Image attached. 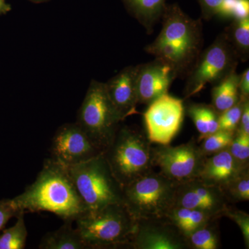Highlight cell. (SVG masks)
Segmentation results:
<instances>
[{"label":"cell","mask_w":249,"mask_h":249,"mask_svg":"<svg viewBox=\"0 0 249 249\" xmlns=\"http://www.w3.org/2000/svg\"><path fill=\"white\" fill-rule=\"evenodd\" d=\"M160 20L161 30L145 52L167 64L177 78L184 79L203 50L201 18L190 17L178 4H167Z\"/></svg>","instance_id":"cell-1"},{"label":"cell","mask_w":249,"mask_h":249,"mask_svg":"<svg viewBox=\"0 0 249 249\" xmlns=\"http://www.w3.org/2000/svg\"><path fill=\"white\" fill-rule=\"evenodd\" d=\"M13 201L19 212L46 211L55 214L63 222H75L88 211L68 168L51 158L45 160L35 181Z\"/></svg>","instance_id":"cell-2"},{"label":"cell","mask_w":249,"mask_h":249,"mask_svg":"<svg viewBox=\"0 0 249 249\" xmlns=\"http://www.w3.org/2000/svg\"><path fill=\"white\" fill-rule=\"evenodd\" d=\"M75 222L88 249H130L137 225V220L124 204L85 211Z\"/></svg>","instance_id":"cell-3"},{"label":"cell","mask_w":249,"mask_h":249,"mask_svg":"<svg viewBox=\"0 0 249 249\" xmlns=\"http://www.w3.org/2000/svg\"><path fill=\"white\" fill-rule=\"evenodd\" d=\"M152 142L135 126H120L103 152L111 173L121 186H127L153 170Z\"/></svg>","instance_id":"cell-4"},{"label":"cell","mask_w":249,"mask_h":249,"mask_svg":"<svg viewBox=\"0 0 249 249\" xmlns=\"http://www.w3.org/2000/svg\"><path fill=\"white\" fill-rule=\"evenodd\" d=\"M124 120L109 99L105 83L92 80L78 110L76 124L104 152Z\"/></svg>","instance_id":"cell-5"},{"label":"cell","mask_w":249,"mask_h":249,"mask_svg":"<svg viewBox=\"0 0 249 249\" xmlns=\"http://www.w3.org/2000/svg\"><path fill=\"white\" fill-rule=\"evenodd\" d=\"M178 185L153 170L123 187V203L136 220L165 217L175 204Z\"/></svg>","instance_id":"cell-6"},{"label":"cell","mask_w":249,"mask_h":249,"mask_svg":"<svg viewBox=\"0 0 249 249\" xmlns=\"http://www.w3.org/2000/svg\"><path fill=\"white\" fill-rule=\"evenodd\" d=\"M68 168L73 184L88 211L123 203V188L111 173L103 153Z\"/></svg>","instance_id":"cell-7"},{"label":"cell","mask_w":249,"mask_h":249,"mask_svg":"<svg viewBox=\"0 0 249 249\" xmlns=\"http://www.w3.org/2000/svg\"><path fill=\"white\" fill-rule=\"evenodd\" d=\"M240 62L224 32L208 48L202 50L186 76L184 100L196 96L208 84L215 85L236 71Z\"/></svg>","instance_id":"cell-8"},{"label":"cell","mask_w":249,"mask_h":249,"mask_svg":"<svg viewBox=\"0 0 249 249\" xmlns=\"http://www.w3.org/2000/svg\"><path fill=\"white\" fill-rule=\"evenodd\" d=\"M154 167L174 182L199 178L206 156L194 139L178 146L159 145L152 149Z\"/></svg>","instance_id":"cell-9"},{"label":"cell","mask_w":249,"mask_h":249,"mask_svg":"<svg viewBox=\"0 0 249 249\" xmlns=\"http://www.w3.org/2000/svg\"><path fill=\"white\" fill-rule=\"evenodd\" d=\"M184 114L183 100L168 93L157 98L143 114L147 139L152 143L169 145L181 129Z\"/></svg>","instance_id":"cell-10"},{"label":"cell","mask_w":249,"mask_h":249,"mask_svg":"<svg viewBox=\"0 0 249 249\" xmlns=\"http://www.w3.org/2000/svg\"><path fill=\"white\" fill-rule=\"evenodd\" d=\"M101 153L76 123L62 124L52 139L51 159L66 168L88 161Z\"/></svg>","instance_id":"cell-11"},{"label":"cell","mask_w":249,"mask_h":249,"mask_svg":"<svg viewBox=\"0 0 249 249\" xmlns=\"http://www.w3.org/2000/svg\"><path fill=\"white\" fill-rule=\"evenodd\" d=\"M130 249H189L186 237L165 217L137 220Z\"/></svg>","instance_id":"cell-12"},{"label":"cell","mask_w":249,"mask_h":249,"mask_svg":"<svg viewBox=\"0 0 249 249\" xmlns=\"http://www.w3.org/2000/svg\"><path fill=\"white\" fill-rule=\"evenodd\" d=\"M227 196L221 188L194 178L177 186L174 206L197 210L220 219L229 205Z\"/></svg>","instance_id":"cell-13"},{"label":"cell","mask_w":249,"mask_h":249,"mask_svg":"<svg viewBox=\"0 0 249 249\" xmlns=\"http://www.w3.org/2000/svg\"><path fill=\"white\" fill-rule=\"evenodd\" d=\"M137 67L136 84L139 104L148 106L162 95L168 93L172 83L177 79L172 69L159 59L140 64Z\"/></svg>","instance_id":"cell-14"},{"label":"cell","mask_w":249,"mask_h":249,"mask_svg":"<svg viewBox=\"0 0 249 249\" xmlns=\"http://www.w3.org/2000/svg\"><path fill=\"white\" fill-rule=\"evenodd\" d=\"M137 66L125 67L105 83L108 96L124 119L137 112Z\"/></svg>","instance_id":"cell-15"},{"label":"cell","mask_w":249,"mask_h":249,"mask_svg":"<svg viewBox=\"0 0 249 249\" xmlns=\"http://www.w3.org/2000/svg\"><path fill=\"white\" fill-rule=\"evenodd\" d=\"M248 168L249 164H244L236 160L227 148L206 157L199 178L223 191Z\"/></svg>","instance_id":"cell-16"},{"label":"cell","mask_w":249,"mask_h":249,"mask_svg":"<svg viewBox=\"0 0 249 249\" xmlns=\"http://www.w3.org/2000/svg\"><path fill=\"white\" fill-rule=\"evenodd\" d=\"M129 15L138 21L148 35L154 29L163 14L167 0H121Z\"/></svg>","instance_id":"cell-17"},{"label":"cell","mask_w":249,"mask_h":249,"mask_svg":"<svg viewBox=\"0 0 249 249\" xmlns=\"http://www.w3.org/2000/svg\"><path fill=\"white\" fill-rule=\"evenodd\" d=\"M165 217L178 227L186 237L210 221L219 219L203 211L181 206H173Z\"/></svg>","instance_id":"cell-18"},{"label":"cell","mask_w":249,"mask_h":249,"mask_svg":"<svg viewBox=\"0 0 249 249\" xmlns=\"http://www.w3.org/2000/svg\"><path fill=\"white\" fill-rule=\"evenodd\" d=\"M72 222H64L58 230L47 232L40 241V249H88Z\"/></svg>","instance_id":"cell-19"},{"label":"cell","mask_w":249,"mask_h":249,"mask_svg":"<svg viewBox=\"0 0 249 249\" xmlns=\"http://www.w3.org/2000/svg\"><path fill=\"white\" fill-rule=\"evenodd\" d=\"M185 113L191 118L199 133V142L209 134L219 130V116L211 105L188 103L185 106Z\"/></svg>","instance_id":"cell-20"},{"label":"cell","mask_w":249,"mask_h":249,"mask_svg":"<svg viewBox=\"0 0 249 249\" xmlns=\"http://www.w3.org/2000/svg\"><path fill=\"white\" fill-rule=\"evenodd\" d=\"M239 80L240 75L235 71L221 80L217 85H213L211 91V106L218 114H222L238 102L240 100Z\"/></svg>","instance_id":"cell-21"},{"label":"cell","mask_w":249,"mask_h":249,"mask_svg":"<svg viewBox=\"0 0 249 249\" xmlns=\"http://www.w3.org/2000/svg\"><path fill=\"white\" fill-rule=\"evenodd\" d=\"M228 40L235 51L239 60L248 61L249 58V16L235 18L224 31Z\"/></svg>","instance_id":"cell-22"},{"label":"cell","mask_w":249,"mask_h":249,"mask_svg":"<svg viewBox=\"0 0 249 249\" xmlns=\"http://www.w3.org/2000/svg\"><path fill=\"white\" fill-rule=\"evenodd\" d=\"M219 219L206 223L186 237L189 249H218L220 248Z\"/></svg>","instance_id":"cell-23"},{"label":"cell","mask_w":249,"mask_h":249,"mask_svg":"<svg viewBox=\"0 0 249 249\" xmlns=\"http://www.w3.org/2000/svg\"><path fill=\"white\" fill-rule=\"evenodd\" d=\"M24 213L18 216L13 227L3 231L0 235V249H24L27 243L28 232Z\"/></svg>","instance_id":"cell-24"},{"label":"cell","mask_w":249,"mask_h":249,"mask_svg":"<svg viewBox=\"0 0 249 249\" xmlns=\"http://www.w3.org/2000/svg\"><path fill=\"white\" fill-rule=\"evenodd\" d=\"M229 204L249 200V168L241 173L223 190Z\"/></svg>","instance_id":"cell-25"},{"label":"cell","mask_w":249,"mask_h":249,"mask_svg":"<svg viewBox=\"0 0 249 249\" xmlns=\"http://www.w3.org/2000/svg\"><path fill=\"white\" fill-rule=\"evenodd\" d=\"M235 132L218 130L209 134L201 140L199 147L206 157L227 149L232 142Z\"/></svg>","instance_id":"cell-26"},{"label":"cell","mask_w":249,"mask_h":249,"mask_svg":"<svg viewBox=\"0 0 249 249\" xmlns=\"http://www.w3.org/2000/svg\"><path fill=\"white\" fill-rule=\"evenodd\" d=\"M246 101L247 100L240 98L238 102L236 103L235 106L219 114V130L235 132L240 124L241 116H242Z\"/></svg>","instance_id":"cell-27"},{"label":"cell","mask_w":249,"mask_h":249,"mask_svg":"<svg viewBox=\"0 0 249 249\" xmlns=\"http://www.w3.org/2000/svg\"><path fill=\"white\" fill-rule=\"evenodd\" d=\"M228 149L236 160L249 164V134L237 129Z\"/></svg>","instance_id":"cell-28"},{"label":"cell","mask_w":249,"mask_h":249,"mask_svg":"<svg viewBox=\"0 0 249 249\" xmlns=\"http://www.w3.org/2000/svg\"><path fill=\"white\" fill-rule=\"evenodd\" d=\"M222 217L231 219L240 228L246 248H249V214L247 212L237 209L234 206L228 205L223 213Z\"/></svg>","instance_id":"cell-29"},{"label":"cell","mask_w":249,"mask_h":249,"mask_svg":"<svg viewBox=\"0 0 249 249\" xmlns=\"http://www.w3.org/2000/svg\"><path fill=\"white\" fill-rule=\"evenodd\" d=\"M219 16L234 19L249 16V0H225Z\"/></svg>","instance_id":"cell-30"},{"label":"cell","mask_w":249,"mask_h":249,"mask_svg":"<svg viewBox=\"0 0 249 249\" xmlns=\"http://www.w3.org/2000/svg\"><path fill=\"white\" fill-rule=\"evenodd\" d=\"M20 213L22 212H19L17 209L13 199H4L0 201V231L4 229L11 218L17 217Z\"/></svg>","instance_id":"cell-31"},{"label":"cell","mask_w":249,"mask_h":249,"mask_svg":"<svg viewBox=\"0 0 249 249\" xmlns=\"http://www.w3.org/2000/svg\"><path fill=\"white\" fill-rule=\"evenodd\" d=\"M225 0H197L201 11V18L210 20L216 16H219Z\"/></svg>","instance_id":"cell-32"},{"label":"cell","mask_w":249,"mask_h":249,"mask_svg":"<svg viewBox=\"0 0 249 249\" xmlns=\"http://www.w3.org/2000/svg\"><path fill=\"white\" fill-rule=\"evenodd\" d=\"M240 98L242 99H249V70L247 68L240 75L238 85Z\"/></svg>","instance_id":"cell-33"},{"label":"cell","mask_w":249,"mask_h":249,"mask_svg":"<svg viewBox=\"0 0 249 249\" xmlns=\"http://www.w3.org/2000/svg\"><path fill=\"white\" fill-rule=\"evenodd\" d=\"M237 129L242 131L244 133L249 134V99L246 101L240 124Z\"/></svg>","instance_id":"cell-34"},{"label":"cell","mask_w":249,"mask_h":249,"mask_svg":"<svg viewBox=\"0 0 249 249\" xmlns=\"http://www.w3.org/2000/svg\"><path fill=\"white\" fill-rule=\"evenodd\" d=\"M11 10V5L6 3V0H0V16L8 14Z\"/></svg>","instance_id":"cell-35"},{"label":"cell","mask_w":249,"mask_h":249,"mask_svg":"<svg viewBox=\"0 0 249 249\" xmlns=\"http://www.w3.org/2000/svg\"><path fill=\"white\" fill-rule=\"evenodd\" d=\"M31 2L36 3V4H39V3L45 2V1H48V0H29Z\"/></svg>","instance_id":"cell-36"}]
</instances>
